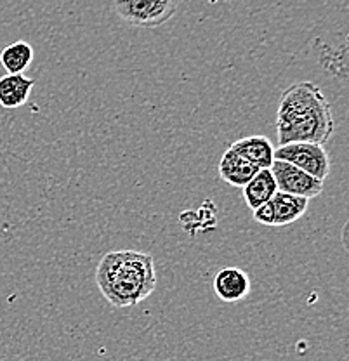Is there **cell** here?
Masks as SVG:
<instances>
[{"label":"cell","mask_w":349,"mask_h":361,"mask_svg":"<svg viewBox=\"0 0 349 361\" xmlns=\"http://www.w3.org/2000/svg\"><path fill=\"white\" fill-rule=\"evenodd\" d=\"M336 129L332 106L313 82H298L281 92L276 111L280 145L317 142L324 145Z\"/></svg>","instance_id":"obj_1"},{"label":"cell","mask_w":349,"mask_h":361,"mask_svg":"<svg viewBox=\"0 0 349 361\" xmlns=\"http://www.w3.org/2000/svg\"><path fill=\"white\" fill-rule=\"evenodd\" d=\"M96 283L111 306H137L155 292V261L145 252L111 250L97 264Z\"/></svg>","instance_id":"obj_2"},{"label":"cell","mask_w":349,"mask_h":361,"mask_svg":"<svg viewBox=\"0 0 349 361\" xmlns=\"http://www.w3.org/2000/svg\"><path fill=\"white\" fill-rule=\"evenodd\" d=\"M179 2L181 0H120L115 2V13L136 28H157L174 16Z\"/></svg>","instance_id":"obj_3"},{"label":"cell","mask_w":349,"mask_h":361,"mask_svg":"<svg viewBox=\"0 0 349 361\" xmlns=\"http://www.w3.org/2000/svg\"><path fill=\"white\" fill-rule=\"evenodd\" d=\"M275 160L287 161L314 179L325 180L330 174V157L324 145L317 142H288L275 149Z\"/></svg>","instance_id":"obj_4"},{"label":"cell","mask_w":349,"mask_h":361,"mask_svg":"<svg viewBox=\"0 0 349 361\" xmlns=\"http://www.w3.org/2000/svg\"><path fill=\"white\" fill-rule=\"evenodd\" d=\"M273 178H275L276 188L280 193L294 195L311 200L324 191V180L314 179L313 176L306 174L301 169L294 167L292 164L281 160H273L271 167Z\"/></svg>","instance_id":"obj_5"},{"label":"cell","mask_w":349,"mask_h":361,"mask_svg":"<svg viewBox=\"0 0 349 361\" xmlns=\"http://www.w3.org/2000/svg\"><path fill=\"white\" fill-rule=\"evenodd\" d=\"M214 292L223 302H238L250 293L252 281L243 269L228 266L219 269L214 276Z\"/></svg>","instance_id":"obj_6"},{"label":"cell","mask_w":349,"mask_h":361,"mask_svg":"<svg viewBox=\"0 0 349 361\" xmlns=\"http://www.w3.org/2000/svg\"><path fill=\"white\" fill-rule=\"evenodd\" d=\"M230 148L252 165H256L257 169H269L275 160V148L264 135H249V137L238 139Z\"/></svg>","instance_id":"obj_7"},{"label":"cell","mask_w":349,"mask_h":361,"mask_svg":"<svg viewBox=\"0 0 349 361\" xmlns=\"http://www.w3.org/2000/svg\"><path fill=\"white\" fill-rule=\"evenodd\" d=\"M261 169H257L256 165L250 164L249 160H245L243 157H240L238 153L233 152L231 148H228L223 153L219 161V176L224 183L231 184L235 188H243Z\"/></svg>","instance_id":"obj_8"},{"label":"cell","mask_w":349,"mask_h":361,"mask_svg":"<svg viewBox=\"0 0 349 361\" xmlns=\"http://www.w3.org/2000/svg\"><path fill=\"white\" fill-rule=\"evenodd\" d=\"M35 80L21 75H4L0 77V106L6 110H16L23 106L32 94Z\"/></svg>","instance_id":"obj_9"},{"label":"cell","mask_w":349,"mask_h":361,"mask_svg":"<svg viewBox=\"0 0 349 361\" xmlns=\"http://www.w3.org/2000/svg\"><path fill=\"white\" fill-rule=\"evenodd\" d=\"M269 203L273 207V226H287L301 219L306 214L310 200L278 191Z\"/></svg>","instance_id":"obj_10"},{"label":"cell","mask_w":349,"mask_h":361,"mask_svg":"<svg viewBox=\"0 0 349 361\" xmlns=\"http://www.w3.org/2000/svg\"><path fill=\"white\" fill-rule=\"evenodd\" d=\"M278 193L275 178H273L269 169H261L249 183L243 186V198L249 209H257L262 203L271 200Z\"/></svg>","instance_id":"obj_11"},{"label":"cell","mask_w":349,"mask_h":361,"mask_svg":"<svg viewBox=\"0 0 349 361\" xmlns=\"http://www.w3.org/2000/svg\"><path fill=\"white\" fill-rule=\"evenodd\" d=\"M33 47L25 40H18L7 45L0 52V65L7 71V75H21L32 65Z\"/></svg>","instance_id":"obj_12"},{"label":"cell","mask_w":349,"mask_h":361,"mask_svg":"<svg viewBox=\"0 0 349 361\" xmlns=\"http://www.w3.org/2000/svg\"><path fill=\"white\" fill-rule=\"evenodd\" d=\"M198 224H200V233L214 231L217 226V209L214 202L205 200L200 209H197Z\"/></svg>","instance_id":"obj_13"},{"label":"cell","mask_w":349,"mask_h":361,"mask_svg":"<svg viewBox=\"0 0 349 361\" xmlns=\"http://www.w3.org/2000/svg\"><path fill=\"white\" fill-rule=\"evenodd\" d=\"M179 223H181L183 229L191 236H197L200 233V224H198L197 210H183L179 216Z\"/></svg>","instance_id":"obj_14"},{"label":"cell","mask_w":349,"mask_h":361,"mask_svg":"<svg viewBox=\"0 0 349 361\" xmlns=\"http://www.w3.org/2000/svg\"><path fill=\"white\" fill-rule=\"evenodd\" d=\"M252 216L259 224L273 226V207H271V203L266 202V203H262V205H259L257 209L252 210Z\"/></svg>","instance_id":"obj_15"},{"label":"cell","mask_w":349,"mask_h":361,"mask_svg":"<svg viewBox=\"0 0 349 361\" xmlns=\"http://www.w3.org/2000/svg\"><path fill=\"white\" fill-rule=\"evenodd\" d=\"M114 2H120V0H114Z\"/></svg>","instance_id":"obj_16"}]
</instances>
